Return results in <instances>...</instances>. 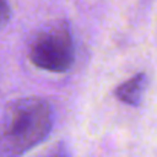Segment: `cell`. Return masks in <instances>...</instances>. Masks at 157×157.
Masks as SVG:
<instances>
[{
  "mask_svg": "<svg viewBox=\"0 0 157 157\" xmlns=\"http://www.w3.org/2000/svg\"><path fill=\"white\" fill-rule=\"evenodd\" d=\"M28 56L38 69L53 73L69 70L75 58L70 25L66 20H52L40 26L29 38Z\"/></svg>",
  "mask_w": 157,
  "mask_h": 157,
  "instance_id": "7a4b0ae2",
  "label": "cell"
},
{
  "mask_svg": "<svg viewBox=\"0 0 157 157\" xmlns=\"http://www.w3.org/2000/svg\"><path fill=\"white\" fill-rule=\"evenodd\" d=\"M46 157H70V154H69V150L63 144H59L58 147L53 148L52 151H49V154Z\"/></svg>",
  "mask_w": 157,
  "mask_h": 157,
  "instance_id": "5b68a950",
  "label": "cell"
},
{
  "mask_svg": "<svg viewBox=\"0 0 157 157\" xmlns=\"http://www.w3.org/2000/svg\"><path fill=\"white\" fill-rule=\"evenodd\" d=\"M11 17V8L6 0H0V28H3Z\"/></svg>",
  "mask_w": 157,
  "mask_h": 157,
  "instance_id": "277c9868",
  "label": "cell"
},
{
  "mask_svg": "<svg viewBox=\"0 0 157 157\" xmlns=\"http://www.w3.org/2000/svg\"><path fill=\"white\" fill-rule=\"evenodd\" d=\"M147 84H148L147 73L139 72L134 76H131L130 79H127L125 82H122L121 86H117L114 89V96H116V99H119L124 104L137 107L142 101Z\"/></svg>",
  "mask_w": 157,
  "mask_h": 157,
  "instance_id": "3957f363",
  "label": "cell"
},
{
  "mask_svg": "<svg viewBox=\"0 0 157 157\" xmlns=\"http://www.w3.org/2000/svg\"><path fill=\"white\" fill-rule=\"evenodd\" d=\"M52 130V108L38 96L14 99L0 119V157H21Z\"/></svg>",
  "mask_w": 157,
  "mask_h": 157,
  "instance_id": "6da1fadb",
  "label": "cell"
}]
</instances>
